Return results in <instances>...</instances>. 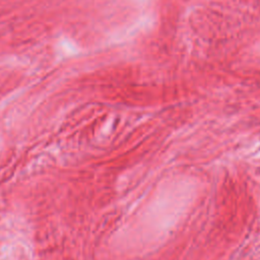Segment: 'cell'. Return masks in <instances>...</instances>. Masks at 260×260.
I'll use <instances>...</instances> for the list:
<instances>
[]
</instances>
